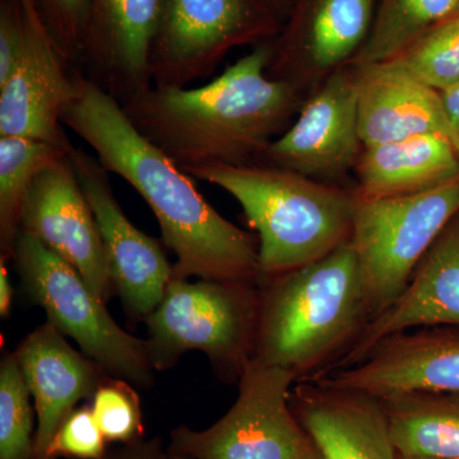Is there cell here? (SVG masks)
<instances>
[{
  "instance_id": "1",
  "label": "cell",
  "mask_w": 459,
  "mask_h": 459,
  "mask_svg": "<svg viewBox=\"0 0 459 459\" xmlns=\"http://www.w3.org/2000/svg\"><path fill=\"white\" fill-rule=\"evenodd\" d=\"M63 126L93 151L105 170L137 190L177 256L174 277L258 285V243L228 221L198 192L186 172L135 129L122 104L83 74Z\"/></svg>"
},
{
  "instance_id": "2",
  "label": "cell",
  "mask_w": 459,
  "mask_h": 459,
  "mask_svg": "<svg viewBox=\"0 0 459 459\" xmlns=\"http://www.w3.org/2000/svg\"><path fill=\"white\" fill-rule=\"evenodd\" d=\"M272 57L273 48L262 42L212 82L195 89L152 86L123 104L124 113L181 170L250 164L264 156L296 108L292 83L268 74Z\"/></svg>"
},
{
  "instance_id": "3",
  "label": "cell",
  "mask_w": 459,
  "mask_h": 459,
  "mask_svg": "<svg viewBox=\"0 0 459 459\" xmlns=\"http://www.w3.org/2000/svg\"><path fill=\"white\" fill-rule=\"evenodd\" d=\"M258 290L253 360L290 370L298 383L331 369L371 319L350 244L305 267L259 281Z\"/></svg>"
},
{
  "instance_id": "4",
  "label": "cell",
  "mask_w": 459,
  "mask_h": 459,
  "mask_svg": "<svg viewBox=\"0 0 459 459\" xmlns=\"http://www.w3.org/2000/svg\"><path fill=\"white\" fill-rule=\"evenodd\" d=\"M183 171L225 190L241 205L258 232V282L350 243L356 192L270 164H205Z\"/></svg>"
},
{
  "instance_id": "5",
  "label": "cell",
  "mask_w": 459,
  "mask_h": 459,
  "mask_svg": "<svg viewBox=\"0 0 459 459\" xmlns=\"http://www.w3.org/2000/svg\"><path fill=\"white\" fill-rule=\"evenodd\" d=\"M258 309L255 283L172 277L144 319L153 368L171 369L184 353L201 351L220 380L238 383L255 358Z\"/></svg>"
},
{
  "instance_id": "6",
  "label": "cell",
  "mask_w": 459,
  "mask_h": 459,
  "mask_svg": "<svg viewBox=\"0 0 459 459\" xmlns=\"http://www.w3.org/2000/svg\"><path fill=\"white\" fill-rule=\"evenodd\" d=\"M12 259L27 298L45 310L48 322L74 338L108 376L142 389L153 385L147 341L117 325L80 272L25 231L18 235Z\"/></svg>"
},
{
  "instance_id": "7",
  "label": "cell",
  "mask_w": 459,
  "mask_h": 459,
  "mask_svg": "<svg viewBox=\"0 0 459 459\" xmlns=\"http://www.w3.org/2000/svg\"><path fill=\"white\" fill-rule=\"evenodd\" d=\"M458 213L459 178L416 195H358L349 244L358 256L371 318L400 298L420 262Z\"/></svg>"
},
{
  "instance_id": "8",
  "label": "cell",
  "mask_w": 459,
  "mask_h": 459,
  "mask_svg": "<svg viewBox=\"0 0 459 459\" xmlns=\"http://www.w3.org/2000/svg\"><path fill=\"white\" fill-rule=\"evenodd\" d=\"M296 383L291 371L252 360L228 413L205 430L175 429L169 453L190 459L300 458L312 440L290 403Z\"/></svg>"
},
{
  "instance_id": "9",
  "label": "cell",
  "mask_w": 459,
  "mask_h": 459,
  "mask_svg": "<svg viewBox=\"0 0 459 459\" xmlns=\"http://www.w3.org/2000/svg\"><path fill=\"white\" fill-rule=\"evenodd\" d=\"M276 29L274 11L263 0H164L151 51L152 86L188 87L235 47L262 41Z\"/></svg>"
},
{
  "instance_id": "10",
  "label": "cell",
  "mask_w": 459,
  "mask_h": 459,
  "mask_svg": "<svg viewBox=\"0 0 459 459\" xmlns=\"http://www.w3.org/2000/svg\"><path fill=\"white\" fill-rule=\"evenodd\" d=\"M69 159L98 223L115 294L129 318L144 322L164 298L174 265L160 241L129 221L99 160L74 146Z\"/></svg>"
},
{
  "instance_id": "11",
  "label": "cell",
  "mask_w": 459,
  "mask_h": 459,
  "mask_svg": "<svg viewBox=\"0 0 459 459\" xmlns=\"http://www.w3.org/2000/svg\"><path fill=\"white\" fill-rule=\"evenodd\" d=\"M388 401L411 394H459V328L410 329L383 338L358 364L307 380Z\"/></svg>"
},
{
  "instance_id": "12",
  "label": "cell",
  "mask_w": 459,
  "mask_h": 459,
  "mask_svg": "<svg viewBox=\"0 0 459 459\" xmlns=\"http://www.w3.org/2000/svg\"><path fill=\"white\" fill-rule=\"evenodd\" d=\"M21 231L80 272L105 303L110 300L115 291L98 223L69 153L33 181L23 204Z\"/></svg>"
},
{
  "instance_id": "13",
  "label": "cell",
  "mask_w": 459,
  "mask_h": 459,
  "mask_svg": "<svg viewBox=\"0 0 459 459\" xmlns=\"http://www.w3.org/2000/svg\"><path fill=\"white\" fill-rule=\"evenodd\" d=\"M164 0H87L80 59L120 104L152 87L150 60Z\"/></svg>"
},
{
  "instance_id": "14",
  "label": "cell",
  "mask_w": 459,
  "mask_h": 459,
  "mask_svg": "<svg viewBox=\"0 0 459 459\" xmlns=\"http://www.w3.org/2000/svg\"><path fill=\"white\" fill-rule=\"evenodd\" d=\"M362 146L359 131L356 72L341 71L305 104L294 126L272 142L264 157L309 178H336L356 166Z\"/></svg>"
},
{
  "instance_id": "15",
  "label": "cell",
  "mask_w": 459,
  "mask_h": 459,
  "mask_svg": "<svg viewBox=\"0 0 459 459\" xmlns=\"http://www.w3.org/2000/svg\"><path fill=\"white\" fill-rule=\"evenodd\" d=\"M47 26L26 18L22 54L13 74L0 86V137L30 138L69 151L74 144L62 117L74 93V74Z\"/></svg>"
},
{
  "instance_id": "16",
  "label": "cell",
  "mask_w": 459,
  "mask_h": 459,
  "mask_svg": "<svg viewBox=\"0 0 459 459\" xmlns=\"http://www.w3.org/2000/svg\"><path fill=\"white\" fill-rule=\"evenodd\" d=\"M428 327L459 328V213L420 262L400 298L370 319L325 373L358 364L383 338Z\"/></svg>"
},
{
  "instance_id": "17",
  "label": "cell",
  "mask_w": 459,
  "mask_h": 459,
  "mask_svg": "<svg viewBox=\"0 0 459 459\" xmlns=\"http://www.w3.org/2000/svg\"><path fill=\"white\" fill-rule=\"evenodd\" d=\"M14 355L38 413L33 459H48L60 425L78 402L93 397L108 374L49 322L27 334Z\"/></svg>"
},
{
  "instance_id": "18",
  "label": "cell",
  "mask_w": 459,
  "mask_h": 459,
  "mask_svg": "<svg viewBox=\"0 0 459 459\" xmlns=\"http://www.w3.org/2000/svg\"><path fill=\"white\" fill-rule=\"evenodd\" d=\"M290 403L323 459H398L385 403L349 389L296 383Z\"/></svg>"
},
{
  "instance_id": "19",
  "label": "cell",
  "mask_w": 459,
  "mask_h": 459,
  "mask_svg": "<svg viewBox=\"0 0 459 459\" xmlns=\"http://www.w3.org/2000/svg\"><path fill=\"white\" fill-rule=\"evenodd\" d=\"M359 131L364 148L421 134L459 141L442 93L394 63L358 65Z\"/></svg>"
},
{
  "instance_id": "20",
  "label": "cell",
  "mask_w": 459,
  "mask_h": 459,
  "mask_svg": "<svg viewBox=\"0 0 459 459\" xmlns=\"http://www.w3.org/2000/svg\"><path fill=\"white\" fill-rule=\"evenodd\" d=\"M359 197L416 195L459 178V152L442 134H421L364 148L356 162Z\"/></svg>"
},
{
  "instance_id": "21",
  "label": "cell",
  "mask_w": 459,
  "mask_h": 459,
  "mask_svg": "<svg viewBox=\"0 0 459 459\" xmlns=\"http://www.w3.org/2000/svg\"><path fill=\"white\" fill-rule=\"evenodd\" d=\"M382 402L400 457L459 459V394H411Z\"/></svg>"
},
{
  "instance_id": "22",
  "label": "cell",
  "mask_w": 459,
  "mask_h": 459,
  "mask_svg": "<svg viewBox=\"0 0 459 459\" xmlns=\"http://www.w3.org/2000/svg\"><path fill=\"white\" fill-rule=\"evenodd\" d=\"M373 0H316L296 18L281 54L300 49L318 68L337 66L362 47L369 32Z\"/></svg>"
},
{
  "instance_id": "23",
  "label": "cell",
  "mask_w": 459,
  "mask_h": 459,
  "mask_svg": "<svg viewBox=\"0 0 459 459\" xmlns=\"http://www.w3.org/2000/svg\"><path fill=\"white\" fill-rule=\"evenodd\" d=\"M71 151V150H69ZM45 142L22 137H0V259L8 262L21 232L27 193L45 168L68 155Z\"/></svg>"
},
{
  "instance_id": "24",
  "label": "cell",
  "mask_w": 459,
  "mask_h": 459,
  "mask_svg": "<svg viewBox=\"0 0 459 459\" xmlns=\"http://www.w3.org/2000/svg\"><path fill=\"white\" fill-rule=\"evenodd\" d=\"M459 13V0H382L356 65L385 63L400 56L435 26Z\"/></svg>"
},
{
  "instance_id": "25",
  "label": "cell",
  "mask_w": 459,
  "mask_h": 459,
  "mask_svg": "<svg viewBox=\"0 0 459 459\" xmlns=\"http://www.w3.org/2000/svg\"><path fill=\"white\" fill-rule=\"evenodd\" d=\"M388 62L439 92L458 84L459 13L435 26Z\"/></svg>"
},
{
  "instance_id": "26",
  "label": "cell",
  "mask_w": 459,
  "mask_h": 459,
  "mask_svg": "<svg viewBox=\"0 0 459 459\" xmlns=\"http://www.w3.org/2000/svg\"><path fill=\"white\" fill-rule=\"evenodd\" d=\"M31 394L14 352L0 362V459H33Z\"/></svg>"
},
{
  "instance_id": "27",
  "label": "cell",
  "mask_w": 459,
  "mask_h": 459,
  "mask_svg": "<svg viewBox=\"0 0 459 459\" xmlns=\"http://www.w3.org/2000/svg\"><path fill=\"white\" fill-rule=\"evenodd\" d=\"M91 410L108 442L129 444L143 439L140 395L126 380L108 376L93 394Z\"/></svg>"
},
{
  "instance_id": "28",
  "label": "cell",
  "mask_w": 459,
  "mask_h": 459,
  "mask_svg": "<svg viewBox=\"0 0 459 459\" xmlns=\"http://www.w3.org/2000/svg\"><path fill=\"white\" fill-rule=\"evenodd\" d=\"M107 437L93 418L91 407L69 413L50 444L48 459H101L107 455Z\"/></svg>"
},
{
  "instance_id": "29",
  "label": "cell",
  "mask_w": 459,
  "mask_h": 459,
  "mask_svg": "<svg viewBox=\"0 0 459 459\" xmlns=\"http://www.w3.org/2000/svg\"><path fill=\"white\" fill-rule=\"evenodd\" d=\"M87 0H38L45 26L69 63L80 59Z\"/></svg>"
},
{
  "instance_id": "30",
  "label": "cell",
  "mask_w": 459,
  "mask_h": 459,
  "mask_svg": "<svg viewBox=\"0 0 459 459\" xmlns=\"http://www.w3.org/2000/svg\"><path fill=\"white\" fill-rule=\"evenodd\" d=\"M26 38V16L18 0L0 4V86L13 74Z\"/></svg>"
},
{
  "instance_id": "31",
  "label": "cell",
  "mask_w": 459,
  "mask_h": 459,
  "mask_svg": "<svg viewBox=\"0 0 459 459\" xmlns=\"http://www.w3.org/2000/svg\"><path fill=\"white\" fill-rule=\"evenodd\" d=\"M101 459H169V452L165 451L160 437L150 440L143 437L134 443L123 444L122 448L107 452Z\"/></svg>"
},
{
  "instance_id": "32",
  "label": "cell",
  "mask_w": 459,
  "mask_h": 459,
  "mask_svg": "<svg viewBox=\"0 0 459 459\" xmlns=\"http://www.w3.org/2000/svg\"><path fill=\"white\" fill-rule=\"evenodd\" d=\"M12 299H13V289L7 270V262L0 259V316L7 318L11 313Z\"/></svg>"
},
{
  "instance_id": "33",
  "label": "cell",
  "mask_w": 459,
  "mask_h": 459,
  "mask_svg": "<svg viewBox=\"0 0 459 459\" xmlns=\"http://www.w3.org/2000/svg\"><path fill=\"white\" fill-rule=\"evenodd\" d=\"M440 93H442L446 114H448L449 120H451L453 129H455L459 141V83Z\"/></svg>"
},
{
  "instance_id": "34",
  "label": "cell",
  "mask_w": 459,
  "mask_h": 459,
  "mask_svg": "<svg viewBox=\"0 0 459 459\" xmlns=\"http://www.w3.org/2000/svg\"><path fill=\"white\" fill-rule=\"evenodd\" d=\"M18 2L22 5L25 16L30 22L35 23V25L45 26L40 11H39L38 0H18Z\"/></svg>"
},
{
  "instance_id": "35",
  "label": "cell",
  "mask_w": 459,
  "mask_h": 459,
  "mask_svg": "<svg viewBox=\"0 0 459 459\" xmlns=\"http://www.w3.org/2000/svg\"><path fill=\"white\" fill-rule=\"evenodd\" d=\"M299 459H323V457L312 442L309 444V446H307V451L304 452V455Z\"/></svg>"
},
{
  "instance_id": "36",
  "label": "cell",
  "mask_w": 459,
  "mask_h": 459,
  "mask_svg": "<svg viewBox=\"0 0 459 459\" xmlns=\"http://www.w3.org/2000/svg\"><path fill=\"white\" fill-rule=\"evenodd\" d=\"M265 4L270 5L274 12L280 11V9L286 8V5L289 4L290 0H263Z\"/></svg>"
},
{
  "instance_id": "37",
  "label": "cell",
  "mask_w": 459,
  "mask_h": 459,
  "mask_svg": "<svg viewBox=\"0 0 459 459\" xmlns=\"http://www.w3.org/2000/svg\"><path fill=\"white\" fill-rule=\"evenodd\" d=\"M169 459H190V458L181 457V455H171V453H169Z\"/></svg>"
},
{
  "instance_id": "38",
  "label": "cell",
  "mask_w": 459,
  "mask_h": 459,
  "mask_svg": "<svg viewBox=\"0 0 459 459\" xmlns=\"http://www.w3.org/2000/svg\"><path fill=\"white\" fill-rule=\"evenodd\" d=\"M398 459H425V458H404V457H398Z\"/></svg>"
}]
</instances>
